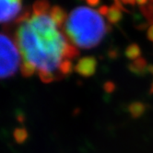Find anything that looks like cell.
<instances>
[{
  "label": "cell",
  "instance_id": "6da1fadb",
  "mask_svg": "<svg viewBox=\"0 0 153 153\" xmlns=\"http://www.w3.org/2000/svg\"><path fill=\"white\" fill-rule=\"evenodd\" d=\"M51 7L48 0H37L17 20L14 37L21 56V74L29 78L37 73L45 83L63 78V64L79 53L62 33Z\"/></svg>",
  "mask_w": 153,
  "mask_h": 153
},
{
  "label": "cell",
  "instance_id": "7a4b0ae2",
  "mask_svg": "<svg viewBox=\"0 0 153 153\" xmlns=\"http://www.w3.org/2000/svg\"><path fill=\"white\" fill-rule=\"evenodd\" d=\"M107 26L99 11L79 7L73 9L65 23V30L71 42L81 49L97 46L106 34Z\"/></svg>",
  "mask_w": 153,
  "mask_h": 153
},
{
  "label": "cell",
  "instance_id": "3957f363",
  "mask_svg": "<svg viewBox=\"0 0 153 153\" xmlns=\"http://www.w3.org/2000/svg\"><path fill=\"white\" fill-rule=\"evenodd\" d=\"M21 65V56L15 38L0 32V79L13 76Z\"/></svg>",
  "mask_w": 153,
  "mask_h": 153
},
{
  "label": "cell",
  "instance_id": "277c9868",
  "mask_svg": "<svg viewBox=\"0 0 153 153\" xmlns=\"http://www.w3.org/2000/svg\"><path fill=\"white\" fill-rule=\"evenodd\" d=\"M22 0H0V24L12 22L21 17Z\"/></svg>",
  "mask_w": 153,
  "mask_h": 153
},
{
  "label": "cell",
  "instance_id": "5b68a950",
  "mask_svg": "<svg viewBox=\"0 0 153 153\" xmlns=\"http://www.w3.org/2000/svg\"><path fill=\"white\" fill-rule=\"evenodd\" d=\"M97 68V61L92 56H87L81 58L76 65V70L79 74L90 76L94 74Z\"/></svg>",
  "mask_w": 153,
  "mask_h": 153
},
{
  "label": "cell",
  "instance_id": "8992f818",
  "mask_svg": "<svg viewBox=\"0 0 153 153\" xmlns=\"http://www.w3.org/2000/svg\"><path fill=\"white\" fill-rule=\"evenodd\" d=\"M50 13H51L53 19L56 20V22L60 27H62L65 23L67 19H68L67 13L65 12V10L63 8H61L58 6H53V7H51V10H50Z\"/></svg>",
  "mask_w": 153,
  "mask_h": 153
},
{
  "label": "cell",
  "instance_id": "52a82bcc",
  "mask_svg": "<svg viewBox=\"0 0 153 153\" xmlns=\"http://www.w3.org/2000/svg\"><path fill=\"white\" fill-rule=\"evenodd\" d=\"M122 17H123L122 10L120 8H118L117 7H115V6H113L112 7H110V9H109V12L107 14L108 20L113 24L118 23L119 21L122 19Z\"/></svg>",
  "mask_w": 153,
  "mask_h": 153
},
{
  "label": "cell",
  "instance_id": "ba28073f",
  "mask_svg": "<svg viewBox=\"0 0 153 153\" xmlns=\"http://www.w3.org/2000/svg\"><path fill=\"white\" fill-rule=\"evenodd\" d=\"M141 53L140 48L137 45L136 43H132L129 46H127L126 50V56L129 58V59H132V60H137V58H139V56Z\"/></svg>",
  "mask_w": 153,
  "mask_h": 153
},
{
  "label": "cell",
  "instance_id": "9c48e42d",
  "mask_svg": "<svg viewBox=\"0 0 153 153\" xmlns=\"http://www.w3.org/2000/svg\"><path fill=\"white\" fill-rule=\"evenodd\" d=\"M13 137L17 143L22 144L28 138V132L25 128H16L13 132Z\"/></svg>",
  "mask_w": 153,
  "mask_h": 153
},
{
  "label": "cell",
  "instance_id": "30bf717a",
  "mask_svg": "<svg viewBox=\"0 0 153 153\" xmlns=\"http://www.w3.org/2000/svg\"><path fill=\"white\" fill-rule=\"evenodd\" d=\"M109 9H110V7H108L107 6H102L98 11H99V13L102 16H107V14L109 12Z\"/></svg>",
  "mask_w": 153,
  "mask_h": 153
},
{
  "label": "cell",
  "instance_id": "8fae6325",
  "mask_svg": "<svg viewBox=\"0 0 153 153\" xmlns=\"http://www.w3.org/2000/svg\"><path fill=\"white\" fill-rule=\"evenodd\" d=\"M100 1L101 0H86L87 4H89L90 6H92V7L98 6L100 4Z\"/></svg>",
  "mask_w": 153,
  "mask_h": 153
},
{
  "label": "cell",
  "instance_id": "7c38bea8",
  "mask_svg": "<svg viewBox=\"0 0 153 153\" xmlns=\"http://www.w3.org/2000/svg\"><path fill=\"white\" fill-rule=\"evenodd\" d=\"M123 4H126V5H135L136 4V0H121Z\"/></svg>",
  "mask_w": 153,
  "mask_h": 153
},
{
  "label": "cell",
  "instance_id": "4fadbf2b",
  "mask_svg": "<svg viewBox=\"0 0 153 153\" xmlns=\"http://www.w3.org/2000/svg\"><path fill=\"white\" fill-rule=\"evenodd\" d=\"M148 0H136V3L138 4V5H145L147 4Z\"/></svg>",
  "mask_w": 153,
  "mask_h": 153
}]
</instances>
